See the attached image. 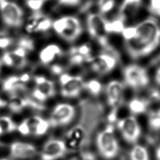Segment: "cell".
I'll return each mask as SVG.
<instances>
[{
	"mask_svg": "<svg viewBox=\"0 0 160 160\" xmlns=\"http://www.w3.org/2000/svg\"><path fill=\"white\" fill-rule=\"evenodd\" d=\"M36 88L48 98L53 97L55 95L56 90L54 83L43 76H36L34 78Z\"/></svg>",
	"mask_w": 160,
	"mask_h": 160,
	"instance_id": "obj_16",
	"label": "cell"
},
{
	"mask_svg": "<svg viewBox=\"0 0 160 160\" xmlns=\"http://www.w3.org/2000/svg\"><path fill=\"white\" fill-rule=\"evenodd\" d=\"M32 96L36 101L38 102H44L48 99L43 93H42L36 88H34L32 92Z\"/></svg>",
	"mask_w": 160,
	"mask_h": 160,
	"instance_id": "obj_34",
	"label": "cell"
},
{
	"mask_svg": "<svg viewBox=\"0 0 160 160\" xmlns=\"http://www.w3.org/2000/svg\"><path fill=\"white\" fill-rule=\"evenodd\" d=\"M17 46H19L24 49L28 52L34 49V43L32 39L28 38H21L18 42Z\"/></svg>",
	"mask_w": 160,
	"mask_h": 160,
	"instance_id": "obj_28",
	"label": "cell"
},
{
	"mask_svg": "<svg viewBox=\"0 0 160 160\" xmlns=\"http://www.w3.org/2000/svg\"><path fill=\"white\" fill-rule=\"evenodd\" d=\"M116 0H98V6L99 13L105 14L110 12L114 8Z\"/></svg>",
	"mask_w": 160,
	"mask_h": 160,
	"instance_id": "obj_25",
	"label": "cell"
},
{
	"mask_svg": "<svg viewBox=\"0 0 160 160\" xmlns=\"http://www.w3.org/2000/svg\"><path fill=\"white\" fill-rule=\"evenodd\" d=\"M148 101L144 99L134 98L128 103V109L133 115L141 114L145 112L148 108Z\"/></svg>",
	"mask_w": 160,
	"mask_h": 160,
	"instance_id": "obj_17",
	"label": "cell"
},
{
	"mask_svg": "<svg viewBox=\"0 0 160 160\" xmlns=\"http://www.w3.org/2000/svg\"><path fill=\"white\" fill-rule=\"evenodd\" d=\"M119 61V54L116 49H112L108 51L92 56L88 61L92 71L99 74H106L112 71Z\"/></svg>",
	"mask_w": 160,
	"mask_h": 160,
	"instance_id": "obj_5",
	"label": "cell"
},
{
	"mask_svg": "<svg viewBox=\"0 0 160 160\" xmlns=\"http://www.w3.org/2000/svg\"><path fill=\"white\" fill-rule=\"evenodd\" d=\"M129 160H150L148 149L143 145L135 144L130 150Z\"/></svg>",
	"mask_w": 160,
	"mask_h": 160,
	"instance_id": "obj_18",
	"label": "cell"
},
{
	"mask_svg": "<svg viewBox=\"0 0 160 160\" xmlns=\"http://www.w3.org/2000/svg\"><path fill=\"white\" fill-rule=\"evenodd\" d=\"M148 9L152 14L156 15L160 11V0H149Z\"/></svg>",
	"mask_w": 160,
	"mask_h": 160,
	"instance_id": "obj_33",
	"label": "cell"
},
{
	"mask_svg": "<svg viewBox=\"0 0 160 160\" xmlns=\"http://www.w3.org/2000/svg\"><path fill=\"white\" fill-rule=\"evenodd\" d=\"M76 114L75 108L68 103H60L55 106L49 117L51 126L57 127L69 124Z\"/></svg>",
	"mask_w": 160,
	"mask_h": 160,
	"instance_id": "obj_10",
	"label": "cell"
},
{
	"mask_svg": "<svg viewBox=\"0 0 160 160\" xmlns=\"http://www.w3.org/2000/svg\"><path fill=\"white\" fill-rule=\"evenodd\" d=\"M1 64H2V62H1V59H0V71H1Z\"/></svg>",
	"mask_w": 160,
	"mask_h": 160,
	"instance_id": "obj_44",
	"label": "cell"
},
{
	"mask_svg": "<svg viewBox=\"0 0 160 160\" xmlns=\"http://www.w3.org/2000/svg\"><path fill=\"white\" fill-rule=\"evenodd\" d=\"M38 151L35 146L26 142H14L10 146V155L16 159H31L36 156Z\"/></svg>",
	"mask_w": 160,
	"mask_h": 160,
	"instance_id": "obj_14",
	"label": "cell"
},
{
	"mask_svg": "<svg viewBox=\"0 0 160 160\" xmlns=\"http://www.w3.org/2000/svg\"><path fill=\"white\" fill-rule=\"evenodd\" d=\"M61 93L66 98L78 97L84 88V82L82 77L62 73L59 77Z\"/></svg>",
	"mask_w": 160,
	"mask_h": 160,
	"instance_id": "obj_9",
	"label": "cell"
},
{
	"mask_svg": "<svg viewBox=\"0 0 160 160\" xmlns=\"http://www.w3.org/2000/svg\"><path fill=\"white\" fill-rule=\"evenodd\" d=\"M52 28L61 38L68 42L75 41L82 32L81 21L74 16H66L53 21Z\"/></svg>",
	"mask_w": 160,
	"mask_h": 160,
	"instance_id": "obj_2",
	"label": "cell"
},
{
	"mask_svg": "<svg viewBox=\"0 0 160 160\" xmlns=\"http://www.w3.org/2000/svg\"><path fill=\"white\" fill-rule=\"evenodd\" d=\"M62 51L57 44H49L44 47L39 53L40 62L44 65H48L52 62L58 57L61 56Z\"/></svg>",
	"mask_w": 160,
	"mask_h": 160,
	"instance_id": "obj_15",
	"label": "cell"
},
{
	"mask_svg": "<svg viewBox=\"0 0 160 160\" xmlns=\"http://www.w3.org/2000/svg\"><path fill=\"white\" fill-rule=\"evenodd\" d=\"M123 75L125 83L136 90L143 89L149 83L147 70L139 64H131L126 66L123 71Z\"/></svg>",
	"mask_w": 160,
	"mask_h": 160,
	"instance_id": "obj_6",
	"label": "cell"
},
{
	"mask_svg": "<svg viewBox=\"0 0 160 160\" xmlns=\"http://www.w3.org/2000/svg\"><path fill=\"white\" fill-rule=\"evenodd\" d=\"M67 153L65 141L59 139H51L43 145L40 152L42 160H56Z\"/></svg>",
	"mask_w": 160,
	"mask_h": 160,
	"instance_id": "obj_11",
	"label": "cell"
},
{
	"mask_svg": "<svg viewBox=\"0 0 160 160\" xmlns=\"http://www.w3.org/2000/svg\"><path fill=\"white\" fill-rule=\"evenodd\" d=\"M117 127L122 138L131 144L136 143L141 134L140 124L134 116H129L119 119L117 122Z\"/></svg>",
	"mask_w": 160,
	"mask_h": 160,
	"instance_id": "obj_8",
	"label": "cell"
},
{
	"mask_svg": "<svg viewBox=\"0 0 160 160\" xmlns=\"http://www.w3.org/2000/svg\"><path fill=\"white\" fill-rule=\"evenodd\" d=\"M50 126H51L49 121H47L40 117L32 132L36 136H41L48 132Z\"/></svg>",
	"mask_w": 160,
	"mask_h": 160,
	"instance_id": "obj_20",
	"label": "cell"
},
{
	"mask_svg": "<svg viewBox=\"0 0 160 160\" xmlns=\"http://www.w3.org/2000/svg\"><path fill=\"white\" fill-rule=\"evenodd\" d=\"M19 78L21 82L25 84V82H27L30 80L31 75L29 73L26 72V73H24V74H21V76H19Z\"/></svg>",
	"mask_w": 160,
	"mask_h": 160,
	"instance_id": "obj_37",
	"label": "cell"
},
{
	"mask_svg": "<svg viewBox=\"0 0 160 160\" xmlns=\"http://www.w3.org/2000/svg\"><path fill=\"white\" fill-rule=\"evenodd\" d=\"M157 114H159V115H160V108H159V109L158 110V112H157Z\"/></svg>",
	"mask_w": 160,
	"mask_h": 160,
	"instance_id": "obj_43",
	"label": "cell"
},
{
	"mask_svg": "<svg viewBox=\"0 0 160 160\" xmlns=\"http://www.w3.org/2000/svg\"><path fill=\"white\" fill-rule=\"evenodd\" d=\"M8 106V102L3 100L2 99H1L0 98V108H2V107H5Z\"/></svg>",
	"mask_w": 160,
	"mask_h": 160,
	"instance_id": "obj_40",
	"label": "cell"
},
{
	"mask_svg": "<svg viewBox=\"0 0 160 160\" xmlns=\"http://www.w3.org/2000/svg\"><path fill=\"white\" fill-rule=\"evenodd\" d=\"M2 134H4V131H3L2 129L1 128V127L0 126V136H1V135H2Z\"/></svg>",
	"mask_w": 160,
	"mask_h": 160,
	"instance_id": "obj_41",
	"label": "cell"
},
{
	"mask_svg": "<svg viewBox=\"0 0 160 160\" xmlns=\"http://www.w3.org/2000/svg\"><path fill=\"white\" fill-rule=\"evenodd\" d=\"M155 156L156 160H160V145H159L156 149Z\"/></svg>",
	"mask_w": 160,
	"mask_h": 160,
	"instance_id": "obj_39",
	"label": "cell"
},
{
	"mask_svg": "<svg viewBox=\"0 0 160 160\" xmlns=\"http://www.w3.org/2000/svg\"><path fill=\"white\" fill-rule=\"evenodd\" d=\"M58 4L65 6H76L79 5L81 0H57Z\"/></svg>",
	"mask_w": 160,
	"mask_h": 160,
	"instance_id": "obj_35",
	"label": "cell"
},
{
	"mask_svg": "<svg viewBox=\"0 0 160 160\" xmlns=\"http://www.w3.org/2000/svg\"><path fill=\"white\" fill-rule=\"evenodd\" d=\"M136 26V36L124 41L126 51L134 59L150 54L160 44V23L155 17H148Z\"/></svg>",
	"mask_w": 160,
	"mask_h": 160,
	"instance_id": "obj_1",
	"label": "cell"
},
{
	"mask_svg": "<svg viewBox=\"0 0 160 160\" xmlns=\"http://www.w3.org/2000/svg\"><path fill=\"white\" fill-rule=\"evenodd\" d=\"M84 88H86L92 95L97 96L101 93L102 86L98 80L92 79L86 82H84Z\"/></svg>",
	"mask_w": 160,
	"mask_h": 160,
	"instance_id": "obj_22",
	"label": "cell"
},
{
	"mask_svg": "<svg viewBox=\"0 0 160 160\" xmlns=\"http://www.w3.org/2000/svg\"><path fill=\"white\" fill-rule=\"evenodd\" d=\"M21 82L19 76H12L8 78L5 79L2 83V89L7 92H9V91L13 88V87L18 84V82Z\"/></svg>",
	"mask_w": 160,
	"mask_h": 160,
	"instance_id": "obj_26",
	"label": "cell"
},
{
	"mask_svg": "<svg viewBox=\"0 0 160 160\" xmlns=\"http://www.w3.org/2000/svg\"><path fill=\"white\" fill-rule=\"evenodd\" d=\"M149 124L150 127L154 130H159L160 129V115L156 114L152 115L150 117Z\"/></svg>",
	"mask_w": 160,
	"mask_h": 160,
	"instance_id": "obj_31",
	"label": "cell"
},
{
	"mask_svg": "<svg viewBox=\"0 0 160 160\" xmlns=\"http://www.w3.org/2000/svg\"><path fill=\"white\" fill-rule=\"evenodd\" d=\"M154 81L155 82L160 86V66H159L157 69L156 70L155 74H154Z\"/></svg>",
	"mask_w": 160,
	"mask_h": 160,
	"instance_id": "obj_38",
	"label": "cell"
},
{
	"mask_svg": "<svg viewBox=\"0 0 160 160\" xmlns=\"http://www.w3.org/2000/svg\"><path fill=\"white\" fill-rule=\"evenodd\" d=\"M28 52L22 48L16 46L12 51L4 52L1 59L2 63L7 66L18 69L25 68L28 64L26 55Z\"/></svg>",
	"mask_w": 160,
	"mask_h": 160,
	"instance_id": "obj_12",
	"label": "cell"
},
{
	"mask_svg": "<svg viewBox=\"0 0 160 160\" xmlns=\"http://www.w3.org/2000/svg\"><path fill=\"white\" fill-rule=\"evenodd\" d=\"M44 2L42 0H26V4L33 12L40 11Z\"/></svg>",
	"mask_w": 160,
	"mask_h": 160,
	"instance_id": "obj_29",
	"label": "cell"
},
{
	"mask_svg": "<svg viewBox=\"0 0 160 160\" xmlns=\"http://www.w3.org/2000/svg\"><path fill=\"white\" fill-rule=\"evenodd\" d=\"M17 130L23 136H28L32 132L28 124L25 119L22 121L18 126H17Z\"/></svg>",
	"mask_w": 160,
	"mask_h": 160,
	"instance_id": "obj_30",
	"label": "cell"
},
{
	"mask_svg": "<svg viewBox=\"0 0 160 160\" xmlns=\"http://www.w3.org/2000/svg\"><path fill=\"white\" fill-rule=\"evenodd\" d=\"M69 52L78 54L84 57L85 58H86L88 59V61L92 57V56H91L92 48H91V45L88 43L83 44L80 46L72 48L71 49Z\"/></svg>",
	"mask_w": 160,
	"mask_h": 160,
	"instance_id": "obj_21",
	"label": "cell"
},
{
	"mask_svg": "<svg viewBox=\"0 0 160 160\" xmlns=\"http://www.w3.org/2000/svg\"><path fill=\"white\" fill-rule=\"evenodd\" d=\"M96 144L100 154L107 159L114 158L119 151L118 141L114 134V127L109 124L98 133Z\"/></svg>",
	"mask_w": 160,
	"mask_h": 160,
	"instance_id": "obj_4",
	"label": "cell"
},
{
	"mask_svg": "<svg viewBox=\"0 0 160 160\" xmlns=\"http://www.w3.org/2000/svg\"><path fill=\"white\" fill-rule=\"evenodd\" d=\"M124 85L118 80H112L106 86V93L109 105L118 109L124 100Z\"/></svg>",
	"mask_w": 160,
	"mask_h": 160,
	"instance_id": "obj_13",
	"label": "cell"
},
{
	"mask_svg": "<svg viewBox=\"0 0 160 160\" xmlns=\"http://www.w3.org/2000/svg\"><path fill=\"white\" fill-rule=\"evenodd\" d=\"M0 160H8V159H0Z\"/></svg>",
	"mask_w": 160,
	"mask_h": 160,
	"instance_id": "obj_45",
	"label": "cell"
},
{
	"mask_svg": "<svg viewBox=\"0 0 160 160\" xmlns=\"http://www.w3.org/2000/svg\"><path fill=\"white\" fill-rule=\"evenodd\" d=\"M0 145H1V142H0Z\"/></svg>",
	"mask_w": 160,
	"mask_h": 160,
	"instance_id": "obj_46",
	"label": "cell"
},
{
	"mask_svg": "<svg viewBox=\"0 0 160 160\" xmlns=\"http://www.w3.org/2000/svg\"><path fill=\"white\" fill-rule=\"evenodd\" d=\"M53 21L49 17L43 15L39 20L36 27L34 30V32H44L49 31L52 28Z\"/></svg>",
	"mask_w": 160,
	"mask_h": 160,
	"instance_id": "obj_23",
	"label": "cell"
},
{
	"mask_svg": "<svg viewBox=\"0 0 160 160\" xmlns=\"http://www.w3.org/2000/svg\"><path fill=\"white\" fill-rule=\"evenodd\" d=\"M156 16H160V11H158V12L156 13Z\"/></svg>",
	"mask_w": 160,
	"mask_h": 160,
	"instance_id": "obj_42",
	"label": "cell"
},
{
	"mask_svg": "<svg viewBox=\"0 0 160 160\" xmlns=\"http://www.w3.org/2000/svg\"><path fill=\"white\" fill-rule=\"evenodd\" d=\"M108 20L99 12H91L86 19V26L88 33L91 38L96 40L104 49H108L112 46L108 39L106 24Z\"/></svg>",
	"mask_w": 160,
	"mask_h": 160,
	"instance_id": "obj_3",
	"label": "cell"
},
{
	"mask_svg": "<svg viewBox=\"0 0 160 160\" xmlns=\"http://www.w3.org/2000/svg\"><path fill=\"white\" fill-rule=\"evenodd\" d=\"M51 70L52 72V73L55 74H61L62 72V68L61 66L59 65H52L51 67Z\"/></svg>",
	"mask_w": 160,
	"mask_h": 160,
	"instance_id": "obj_36",
	"label": "cell"
},
{
	"mask_svg": "<svg viewBox=\"0 0 160 160\" xmlns=\"http://www.w3.org/2000/svg\"><path fill=\"white\" fill-rule=\"evenodd\" d=\"M0 126L2 129L4 133L12 132L17 130V125L10 117L7 116L0 117Z\"/></svg>",
	"mask_w": 160,
	"mask_h": 160,
	"instance_id": "obj_24",
	"label": "cell"
},
{
	"mask_svg": "<svg viewBox=\"0 0 160 160\" xmlns=\"http://www.w3.org/2000/svg\"><path fill=\"white\" fill-rule=\"evenodd\" d=\"M0 13L3 22L8 27L18 28L23 24V11L14 2L0 0Z\"/></svg>",
	"mask_w": 160,
	"mask_h": 160,
	"instance_id": "obj_7",
	"label": "cell"
},
{
	"mask_svg": "<svg viewBox=\"0 0 160 160\" xmlns=\"http://www.w3.org/2000/svg\"><path fill=\"white\" fill-rule=\"evenodd\" d=\"M125 21L117 16L111 21H108L106 24V30L108 33H121L124 29Z\"/></svg>",
	"mask_w": 160,
	"mask_h": 160,
	"instance_id": "obj_19",
	"label": "cell"
},
{
	"mask_svg": "<svg viewBox=\"0 0 160 160\" xmlns=\"http://www.w3.org/2000/svg\"><path fill=\"white\" fill-rule=\"evenodd\" d=\"M13 42V39L5 34H0V49H5L9 47Z\"/></svg>",
	"mask_w": 160,
	"mask_h": 160,
	"instance_id": "obj_32",
	"label": "cell"
},
{
	"mask_svg": "<svg viewBox=\"0 0 160 160\" xmlns=\"http://www.w3.org/2000/svg\"><path fill=\"white\" fill-rule=\"evenodd\" d=\"M137 34V28L135 26H131L128 27H125L121 32L122 38L124 41L131 40L133 39Z\"/></svg>",
	"mask_w": 160,
	"mask_h": 160,
	"instance_id": "obj_27",
	"label": "cell"
}]
</instances>
